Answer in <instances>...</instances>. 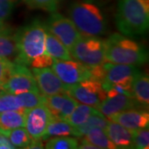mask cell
I'll use <instances>...</instances> for the list:
<instances>
[{
	"label": "cell",
	"instance_id": "cell-34",
	"mask_svg": "<svg viewBox=\"0 0 149 149\" xmlns=\"http://www.w3.org/2000/svg\"><path fill=\"white\" fill-rule=\"evenodd\" d=\"M16 148L10 142L8 138L0 132V149H14Z\"/></svg>",
	"mask_w": 149,
	"mask_h": 149
},
{
	"label": "cell",
	"instance_id": "cell-8",
	"mask_svg": "<svg viewBox=\"0 0 149 149\" xmlns=\"http://www.w3.org/2000/svg\"><path fill=\"white\" fill-rule=\"evenodd\" d=\"M45 27L47 31L59 39L69 51L81 37L80 32L74 26L73 22L56 12L52 13L48 18Z\"/></svg>",
	"mask_w": 149,
	"mask_h": 149
},
{
	"label": "cell",
	"instance_id": "cell-7",
	"mask_svg": "<svg viewBox=\"0 0 149 149\" xmlns=\"http://www.w3.org/2000/svg\"><path fill=\"white\" fill-rule=\"evenodd\" d=\"M105 76L101 81L102 87L108 91L113 85H121L132 91V84L134 79L141 74V71L136 65L115 64L112 62L104 63Z\"/></svg>",
	"mask_w": 149,
	"mask_h": 149
},
{
	"label": "cell",
	"instance_id": "cell-10",
	"mask_svg": "<svg viewBox=\"0 0 149 149\" xmlns=\"http://www.w3.org/2000/svg\"><path fill=\"white\" fill-rule=\"evenodd\" d=\"M6 92L19 95L27 91H39L36 80L27 65L13 63L11 75L3 85Z\"/></svg>",
	"mask_w": 149,
	"mask_h": 149
},
{
	"label": "cell",
	"instance_id": "cell-15",
	"mask_svg": "<svg viewBox=\"0 0 149 149\" xmlns=\"http://www.w3.org/2000/svg\"><path fill=\"white\" fill-rule=\"evenodd\" d=\"M133 108L142 107L139 106L133 96L118 95L113 97H107L98 107V110L105 117L109 118L118 113Z\"/></svg>",
	"mask_w": 149,
	"mask_h": 149
},
{
	"label": "cell",
	"instance_id": "cell-23",
	"mask_svg": "<svg viewBox=\"0 0 149 149\" xmlns=\"http://www.w3.org/2000/svg\"><path fill=\"white\" fill-rule=\"evenodd\" d=\"M99 110L94 107L87 105V104H78L75 107L73 112L66 118L65 121L70 123L74 127H78L91 117V115L99 113Z\"/></svg>",
	"mask_w": 149,
	"mask_h": 149
},
{
	"label": "cell",
	"instance_id": "cell-31",
	"mask_svg": "<svg viewBox=\"0 0 149 149\" xmlns=\"http://www.w3.org/2000/svg\"><path fill=\"white\" fill-rule=\"evenodd\" d=\"M13 61H11L8 59L0 57V85L3 86V85L8 80L11 75L12 68L13 65Z\"/></svg>",
	"mask_w": 149,
	"mask_h": 149
},
{
	"label": "cell",
	"instance_id": "cell-28",
	"mask_svg": "<svg viewBox=\"0 0 149 149\" xmlns=\"http://www.w3.org/2000/svg\"><path fill=\"white\" fill-rule=\"evenodd\" d=\"M20 99L22 106L27 109H30L43 104V95L40 91H27L17 95Z\"/></svg>",
	"mask_w": 149,
	"mask_h": 149
},
{
	"label": "cell",
	"instance_id": "cell-32",
	"mask_svg": "<svg viewBox=\"0 0 149 149\" xmlns=\"http://www.w3.org/2000/svg\"><path fill=\"white\" fill-rule=\"evenodd\" d=\"M17 2L18 0H0V19L7 21Z\"/></svg>",
	"mask_w": 149,
	"mask_h": 149
},
{
	"label": "cell",
	"instance_id": "cell-25",
	"mask_svg": "<svg viewBox=\"0 0 149 149\" xmlns=\"http://www.w3.org/2000/svg\"><path fill=\"white\" fill-rule=\"evenodd\" d=\"M1 133H3L8 138L16 148H27L32 140V138L27 133L26 128H23L22 127L13 128Z\"/></svg>",
	"mask_w": 149,
	"mask_h": 149
},
{
	"label": "cell",
	"instance_id": "cell-1",
	"mask_svg": "<svg viewBox=\"0 0 149 149\" xmlns=\"http://www.w3.org/2000/svg\"><path fill=\"white\" fill-rule=\"evenodd\" d=\"M115 19L118 29L123 35H143L148 29L149 0H120Z\"/></svg>",
	"mask_w": 149,
	"mask_h": 149
},
{
	"label": "cell",
	"instance_id": "cell-19",
	"mask_svg": "<svg viewBox=\"0 0 149 149\" xmlns=\"http://www.w3.org/2000/svg\"><path fill=\"white\" fill-rule=\"evenodd\" d=\"M76 136V130L75 127L72 126L70 123L58 118H52L50 122L47 124V127L46 128L45 134L42 137V141L49 139L50 137L54 136Z\"/></svg>",
	"mask_w": 149,
	"mask_h": 149
},
{
	"label": "cell",
	"instance_id": "cell-12",
	"mask_svg": "<svg viewBox=\"0 0 149 149\" xmlns=\"http://www.w3.org/2000/svg\"><path fill=\"white\" fill-rule=\"evenodd\" d=\"M52 118L49 110L43 104L27 109L24 126L32 139H42Z\"/></svg>",
	"mask_w": 149,
	"mask_h": 149
},
{
	"label": "cell",
	"instance_id": "cell-21",
	"mask_svg": "<svg viewBox=\"0 0 149 149\" xmlns=\"http://www.w3.org/2000/svg\"><path fill=\"white\" fill-rule=\"evenodd\" d=\"M82 140L95 145L98 148V149L117 148V147L109 139L105 131L101 128H95L90 130L88 133L84 135V138L82 139Z\"/></svg>",
	"mask_w": 149,
	"mask_h": 149
},
{
	"label": "cell",
	"instance_id": "cell-37",
	"mask_svg": "<svg viewBox=\"0 0 149 149\" xmlns=\"http://www.w3.org/2000/svg\"><path fill=\"white\" fill-rule=\"evenodd\" d=\"M4 92H6V91H4V89L3 88V86H1V85H0V96L2 95Z\"/></svg>",
	"mask_w": 149,
	"mask_h": 149
},
{
	"label": "cell",
	"instance_id": "cell-3",
	"mask_svg": "<svg viewBox=\"0 0 149 149\" xmlns=\"http://www.w3.org/2000/svg\"><path fill=\"white\" fill-rule=\"evenodd\" d=\"M104 44L105 61L109 62L137 66L144 64L148 58L143 46L118 33L104 40Z\"/></svg>",
	"mask_w": 149,
	"mask_h": 149
},
{
	"label": "cell",
	"instance_id": "cell-30",
	"mask_svg": "<svg viewBox=\"0 0 149 149\" xmlns=\"http://www.w3.org/2000/svg\"><path fill=\"white\" fill-rule=\"evenodd\" d=\"M133 148H149L148 128H141L135 131L134 138H133Z\"/></svg>",
	"mask_w": 149,
	"mask_h": 149
},
{
	"label": "cell",
	"instance_id": "cell-2",
	"mask_svg": "<svg viewBox=\"0 0 149 149\" xmlns=\"http://www.w3.org/2000/svg\"><path fill=\"white\" fill-rule=\"evenodd\" d=\"M46 34L47 28L42 22L38 20L21 27L14 33L18 51L15 63L27 66L31 64L33 59L46 53Z\"/></svg>",
	"mask_w": 149,
	"mask_h": 149
},
{
	"label": "cell",
	"instance_id": "cell-27",
	"mask_svg": "<svg viewBox=\"0 0 149 149\" xmlns=\"http://www.w3.org/2000/svg\"><path fill=\"white\" fill-rule=\"evenodd\" d=\"M79 143V140L73 137L54 136L48 139L45 148L47 149H75L78 148Z\"/></svg>",
	"mask_w": 149,
	"mask_h": 149
},
{
	"label": "cell",
	"instance_id": "cell-20",
	"mask_svg": "<svg viewBox=\"0 0 149 149\" xmlns=\"http://www.w3.org/2000/svg\"><path fill=\"white\" fill-rule=\"evenodd\" d=\"M25 113L18 111L0 112V132L23 127Z\"/></svg>",
	"mask_w": 149,
	"mask_h": 149
},
{
	"label": "cell",
	"instance_id": "cell-13",
	"mask_svg": "<svg viewBox=\"0 0 149 149\" xmlns=\"http://www.w3.org/2000/svg\"><path fill=\"white\" fill-rule=\"evenodd\" d=\"M42 104L47 107L52 118L66 120L75 107L79 104V102L67 93H64L50 96L44 95Z\"/></svg>",
	"mask_w": 149,
	"mask_h": 149
},
{
	"label": "cell",
	"instance_id": "cell-5",
	"mask_svg": "<svg viewBox=\"0 0 149 149\" xmlns=\"http://www.w3.org/2000/svg\"><path fill=\"white\" fill-rule=\"evenodd\" d=\"M70 52L72 58L89 67L101 65L106 61L104 41L98 37L81 35Z\"/></svg>",
	"mask_w": 149,
	"mask_h": 149
},
{
	"label": "cell",
	"instance_id": "cell-14",
	"mask_svg": "<svg viewBox=\"0 0 149 149\" xmlns=\"http://www.w3.org/2000/svg\"><path fill=\"white\" fill-rule=\"evenodd\" d=\"M108 118L132 130L148 128L149 113L143 108H133L126 109L113 114Z\"/></svg>",
	"mask_w": 149,
	"mask_h": 149
},
{
	"label": "cell",
	"instance_id": "cell-35",
	"mask_svg": "<svg viewBox=\"0 0 149 149\" xmlns=\"http://www.w3.org/2000/svg\"><path fill=\"white\" fill-rule=\"evenodd\" d=\"M43 143L42 139H32L30 143L28 145L27 148L35 149V148H43Z\"/></svg>",
	"mask_w": 149,
	"mask_h": 149
},
{
	"label": "cell",
	"instance_id": "cell-16",
	"mask_svg": "<svg viewBox=\"0 0 149 149\" xmlns=\"http://www.w3.org/2000/svg\"><path fill=\"white\" fill-rule=\"evenodd\" d=\"M136 130L125 128L123 125L109 120L105 129L109 139L117 148H133V138Z\"/></svg>",
	"mask_w": 149,
	"mask_h": 149
},
{
	"label": "cell",
	"instance_id": "cell-22",
	"mask_svg": "<svg viewBox=\"0 0 149 149\" xmlns=\"http://www.w3.org/2000/svg\"><path fill=\"white\" fill-rule=\"evenodd\" d=\"M109 121V119L105 117L104 114H102L100 112L95 113L91 115L83 124H81L78 127H75L76 136L77 138H80L84 136L85 133H88L90 130L95 128H101L105 131Z\"/></svg>",
	"mask_w": 149,
	"mask_h": 149
},
{
	"label": "cell",
	"instance_id": "cell-18",
	"mask_svg": "<svg viewBox=\"0 0 149 149\" xmlns=\"http://www.w3.org/2000/svg\"><path fill=\"white\" fill-rule=\"evenodd\" d=\"M46 53L56 60H72L69 49L59 39L47 31L45 41Z\"/></svg>",
	"mask_w": 149,
	"mask_h": 149
},
{
	"label": "cell",
	"instance_id": "cell-29",
	"mask_svg": "<svg viewBox=\"0 0 149 149\" xmlns=\"http://www.w3.org/2000/svg\"><path fill=\"white\" fill-rule=\"evenodd\" d=\"M30 8L42 9L50 13H55L57 9L59 0H24Z\"/></svg>",
	"mask_w": 149,
	"mask_h": 149
},
{
	"label": "cell",
	"instance_id": "cell-33",
	"mask_svg": "<svg viewBox=\"0 0 149 149\" xmlns=\"http://www.w3.org/2000/svg\"><path fill=\"white\" fill-rule=\"evenodd\" d=\"M53 61L54 58H52L48 54L44 53L33 59L30 65H32V68H45L52 66Z\"/></svg>",
	"mask_w": 149,
	"mask_h": 149
},
{
	"label": "cell",
	"instance_id": "cell-11",
	"mask_svg": "<svg viewBox=\"0 0 149 149\" xmlns=\"http://www.w3.org/2000/svg\"><path fill=\"white\" fill-rule=\"evenodd\" d=\"M32 73L36 80L38 90L43 95L50 96L66 93L68 85L60 80L52 69L48 67L32 68Z\"/></svg>",
	"mask_w": 149,
	"mask_h": 149
},
{
	"label": "cell",
	"instance_id": "cell-9",
	"mask_svg": "<svg viewBox=\"0 0 149 149\" xmlns=\"http://www.w3.org/2000/svg\"><path fill=\"white\" fill-rule=\"evenodd\" d=\"M52 69L65 85L77 84L91 78L90 67L78 61L54 59Z\"/></svg>",
	"mask_w": 149,
	"mask_h": 149
},
{
	"label": "cell",
	"instance_id": "cell-26",
	"mask_svg": "<svg viewBox=\"0 0 149 149\" xmlns=\"http://www.w3.org/2000/svg\"><path fill=\"white\" fill-rule=\"evenodd\" d=\"M18 111L26 113L27 109L22 106L17 95L4 92L0 96V112Z\"/></svg>",
	"mask_w": 149,
	"mask_h": 149
},
{
	"label": "cell",
	"instance_id": "cell-4",
	"mask_svg": "<svg viewBox=\"0 0 149 149\" xmlns=\"http://www.w3.org/2000/svg\"><path fill=\"white\" fill-rule=\"evenodd\" d=\"M70 19L81 35L99 37L108 32V24L100 8L95 3L82 1L73 3L70 7Z\"/></svg>",
	"mask_w": 149,
	"mask_h": 149
},
{
	"label": "cell",
	"instance_id": "cell-6",
	"mask_svg": "<svg viewBox=\"0 0 149 149\" xmlns=\"http://www.w3.org/2000/svg\"><path fill=\"white\" fill-rule=\"evenodd\" d=\"M66 93L76 101L93 106L97 109L107 98V93L102 87L101 81L92 77L77 84L68 85Z\"/></svg>",
	"mask_w": 149,
	"mask_h": 149
},
{
	"label": "cell",
	"instance_id": "cell-24",
	"mask_svg": "<svg viewBox=\"0 0 149 149\" xmlns=\"http://www.w3.org/2000/svg\"><path fill=\"white\" fill-rule=\"evenodd\" d=\"M18 55L14 34L0 35V57L15 62Z\"/></svg>",
	"mask_w": 149,
	"mask_h": 149
},
{
	"label": "cell",
	"instance_id": "cell-17",
	"mask_svg": "<svg viewBox=\"0 0 149 149\" xmlns=\"http://www.w3.org/2000/svg\"><path fill=\"white\" fill-rule=\"evenodd\" d=\"M132 95L134 100L143 108H148L149 78L142 73L138 75L132 84Z\"/></svg>",
	"mask_w": 149,
	"mask_h": 149
},
{
	"label": "cell",
	"instance_id": "cell-36",
	"mask_svg": "<svg viewBox=\"0 0 149 149\" xmlns=\"http://www.w3.org/2000/svg\"><path fill=\"white\" fill-rule=\"evenodd\" d=\"M13 29L5 23V21L0 19V35L13 34Z\"/></svg>",
	"mask_w": 149,
	"mask_h": 149
}]
</instances>
